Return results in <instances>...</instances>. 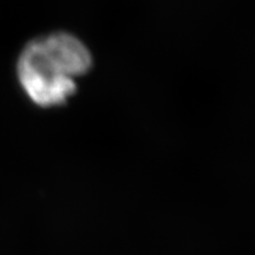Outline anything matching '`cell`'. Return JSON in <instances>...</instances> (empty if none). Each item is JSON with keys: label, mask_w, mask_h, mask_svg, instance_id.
<instances>
[{"label": "cell", "mask_w": 255, "mask_h": 255, "mask_svg": "<svg viewBox=\"0 0 255 255\" xmlns=\"http://www.w3.org/2000/svg\"><path fill=\"white\" fill-rule=\"evenodd\" d=\"M18 78L30 100L39 107L64 104L76 92L75 79L51 55L41 38L31 41L21 52Z\"/></svg>", "instance_id": "cell-1"}, {"label": "cell", "mask_w": 255, "mask_h": 255, "mask_svg": "<svg viewBox=\"0 0 255 255\" xmlns=\"http://www.w3.org/2000/svg\"><path fill=\"white\" fill-rule=\"evenodd\" d=\"M41 40L71 78L83 76L91 69L90 51L72 34L59 32L41 38Z\"/></svg>", "instance_id": "cell-2"}]
</instances>
